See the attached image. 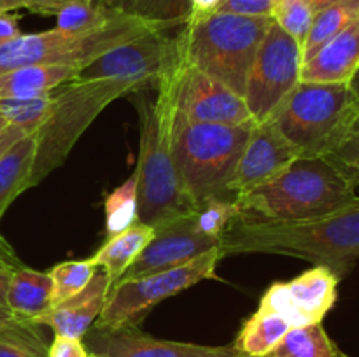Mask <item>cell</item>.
Masks as SVG:
<instances>
[{"label":"cell","instance_id":"obj_1","mask_svg":"<svg viewBox=\"0 0 359 357\" xmlns=\"http://www.w3.org/2000/svg\"><path fill=\"white\" fill-rule=\"evenodd\" d=\"M221 255L269 252L304 258L342 279L359 259V196L337 212L298 223L237 219L219 240Z\"/></svg>","mask_w":359,"mask_h":357},{"label":"cell","instance_id":"obj_2","mask_svg":"<svg viewBox=\"0 0 359 357\" xmlns=\"http://www.w3.org/2000/svg\"><path fill=\"white\" fill-rule=\"evenodd\" d=\"M140 150L137 163L139 220L154 230L188 217L195 205L182 186L174 158L175 111L167 90L156 84V98L149 100L137 91Z\"/></svg>","mask_w":359,"mask_h":357},{"label":"cell","instance_id":"obj_3","mask_svg":"<svg viewBox=\"0 0 359 357\" xmlns=\"http://www.w3.org/2000/svg\"><path fill=\"white\" fill-rule=\"evenodd\" d=\"M358 196L356 188L328 160L298 156L280 174L235 202L241 219L298 223L337 212Z\"/></svg>","mask_w":359,"mask_h":357},{"label":"cell","instance_id":"obj_4","mask_svg":"<svg viewBox=\"0 0 359 357\" xmlns=\"http://www.w3.org/2000/svg\"><path fill=\"white\" fill-rule=\"evenodd\" d=\"M272 18L212 13L186 21L177 35L179 58L244 98L249 70Z\"/></svg>","mask_w":359,"mask_h":357},{"label":"cell","instance_id":"obj_5","mask_svg":"<svg viewBox=\"0 0 359 357\" xmlns=\"http://www.w3.org/2000/svg\"><path fill=\"white\" fill-rule=\"evenodd\" d=\"M151 86L135 77L70 80L56 94L51 93V111L35 135V160L30 188L44 181L53 170L63 164L79 136L98 114L116 98L137 93Z\"/></svg>","mask_w":359,"mask_h":357},{"label":"cell","instance_id":"obj_6","mask_svg":"<svg viewBox=\"0 0 359 357\" xmlns=\"http://www.w3.org/2000/svg\"><path fill=\"white\" fill-rule=\"evenodd\" d=\"M359 115V98L349 83L300 80L279 108L273 126L298 156L326 158Z\"/></svg>","mask_w":359,"mask_h":357},{"label":"cell","instance_id":"obj_7","mask_svg":"<svg viewBox=\"0 0 359 357\" xmlns=\"http://www.w3.org/2000/svg\"><path fill=\"white\" fill-rule=\"evenodd\" d=\"M255 126L256 122H188L175 115L172 135L174 158L193 205L209 196L235 198L228 186Z\"/></svg>","mask_w":359,"mask_h":357},{"label":"cell","instance_id":"obj_8","mask_svg":"<svg viewBox=\"0 0 359 357\" xmlns=\"http://www.w3.org/2000/svg\"><path fill=\"white\" fill-rule=\"evenodd\" d=\"M156 30H168L121 13L98 30L65 31L60 28L21 34L0 44V74L30 65H62L81 70L109 49Z\"/></svg>","mask_w":359,"mask_h":357},{"label":"cell","instance_id":"obj_9","mask_svg":"<svg viewBox=\"0 0 359 357\" xmlns=\"http://www.w3.org/2000/svg\"><path fill=\"white\" fill-rule=\"evenodd\" d=\"M221 259L223 255L219 247H214L186 265L139 279L119 280L109 290L100 317L97 318L93 328L104 331L133 328L160 301L175 296L202 280L217 279L216 268Z\"/></svg>","mask_w":359,"mask_h":357},{"label":"cell","instance_id":"obj_10","mask_svg":"<svg viewBox=\"0 0 359 357\" xmlns=\"http://www.w3.org/2000/svg\"><path fill=\"white\" fill-rule=\"evenodd\" d=\"M302 46L272 20L245 84L244 102L256 125L272 122L302 80Z\"/></svg>","mask_w":359,"mask_h":357},{"label":"cell","instance_id":"obj_11","mask_svg":"<svg viewBox=\"0 0 359 357\" xmlns=\"http://www.w3.org/2000/svg\"><path fill=\"white\" fill-rule=\"evenodd\" d=\"M156 84L167 90L175 115L188 122L244 125L255 122L244 98L181 58Z\"/></svg>","mask_w":359,"mask_h":357},{"label":"cell","instance_id":"obj_12","mask_svg":"<svg viewBox=\"0 0 359 357\" xmlns=\"http://www.w3.org/2000/svg\"><path fill=\"white\" fill-rule=\"evenodd\" d=\"M156 30L109 49L77 72L74 80L135 77L156 86L158 80L179 62L177 38Z\"/></svg>","mask_w":359,"mask_h":357},{"label":"cell","instance_id":"obj_13","mask_svg":"<svg viewBox=\"0 0 359 357\" xmlns=\"http://www.w3.org/2000/svg\"><path fill=\"white\" fill-rule=\"evenodd\" d=\"M339 275L332 268L316 265L290 282H276L259 300V312L280 315L291 328L323 322L335 307Z\"/></svg>","mask_w":359,"mask_h":357},{"label":"cell","instance_id":"obj_14","mask_svg":"<svg viewBox=\"0 0 359 357\" xmlns=\"http://www.w3.org/2000/svg\"><path fill=\"white\" fill-rule=\"evenodd\" d=\"M84 346L95 357H237L233 345L207 346L195 343L158 340L133 328L114 331L91 328L84 336Z\"/></svg>","mask_w":359,"mask_h":357},{"label":"cell","instance_id":"obj_15","mask_svg":"<svg viewBox=\"0 0 359 357\" xmlns=\"http://www.w3.org/2000/svg\"><path fill=\"white\" fill-rule=\"evenodd\" d=\"M219 247V240L200 234L188 217L154 230V237L130 265L121 280L139 279L186 265L207 251Z\"/></svg>","mask_w":359,"mask_h":357},{"label":"cell","instance_id":"obj_16","mask_svg":"<svg viewBox=\"0 0 359 357\" xmlns=\"http://www.w3.org/2000/svg\"><path fill=\"white\" fill-rule=\"evenodd\" d=\"M297 158L294 147L280 135L273 122L256 125L242 150L228 189L235 198L245 195L280 174Z\"/></svg>","mask_w":359,"mask_h":357},{"label":"cell","instance_id":"obj_17","mask_svg":"<svg viewBox=\"0 0 359 357\" xmlns=\"http://www.w3.org/2000/svg\"><path fill=\"white\" fill-rule=\"evenodd\" d=\"M111 290L104 270H97L93 279L81 293L49 308L44 315L35 318V326H48L55 336L83 340L100 317L107 294Z\"/></svg>","mask_w":359,"mask_h":357},{"label":"cell","instance_id":"obj_18","mask_svg":"<svg viewBox=\"0 0 359 357\" xmlns=\"http://www.w3.org/2000/svg\"><path fill=\"white\" fill-rule=\"evenodd\" d=\"M359 69V20L326 42L302 65V80L349 83Z\"/></svg>","mask_w":359,"mask_h":357},{"label":"cell","instance_id":"obj_19","mask_svg":"<svg viewBox=\"0 0 359 357\" xmlns=\"http://www.w3.org/2000/svg\"><path fill=\"white\" fill-rule=\"evenodd\" d=\"M53 280L49 273L20 265L11 272L7 289V308L16 317L34 324L35 318L51 308Z\"/></svg>","mask_w":359,"mask_h":357},{"label":"cell","instance_id":"obj_20","mask_svg":"<svg viewBox=\"0 0 359 357\" xmlns=\"http://www.w3.org/2000/svg\"><path fill=\"white\" fill-rule=\"evenodd\" d=\"M35 160V135L18 140L2 158H0V219L7 206L23 191L30 188L32 168ZM0 252L14 255L13 247L0 234Z\"/></svg>","mask_w":359,"mask_h":357},{"label":"cell","instance_id":"obj_21","mask_svg":"<svg viewBox=\"0 0 359 357\" xmlns=\"http://www.w3.org/2000/svg\"><path fill=\"white\" fill-rule=\"evenodd\" d=\"M154 227L137 220L135 224L121 233L109 237L107 241L97 251L93 258V265L102 268L107 275L109 286H114L121 280L126 270L130 268L137 255L144 251L147 244L153 240Z\"/></svg>","mask_w":359,"mask_h":357},{"label":"cell","instance_id":"obj_22","mask_svg":"<svg viewBox=\"0 0 359 357\" xmlns=\"http://www.w3.org/2000/svg\"><path fill=\"white\" fill-rule=\"evenodd\" d=\"M79 70L62 65H30L0 74V98H32L53 93L76 79Z\"/></svg>","mask_w":359,"mask_h":357},{"label":"cell","instance_id":"obj_23","mask_svg":"<svg viewBox=\"0 0 359 357\" xmlns=\"http://www.w3.org/2000/svg\"><path fill=\"white\" fill-rule=\"evenodd\" d=\"M290 329L291 326L280 315L256 310L244 321L233 346L245 357H262L269 354Z\"/></svg>","mask_w":359,"mask_h":357},{"label":"cell","instance_id":"obj_24","mask_svg":"<svg viewBox=\"0 0 359 357\" xmlns=\"http://www.w3.org/2000/svg\"><path fill=\"white\" fill-rule=\"evenodd\" d=\"M262 357H347L333 343L321 322L291 328L279 343Z\"/></svg>","mask_w":359,"mask_h":357},{"label":"cell","instance_id":"obj_25","mask_svg":"<svg viewBox=\"0 0 359 357\" xmlns=\"http://www.w3.org/2000/svg\"><path fill=\"white\" fill-rule=\"evenodd\" d=\"M356 20H359V0H339L325 9L318 10L304 46H302L304 62L311 58L321 46L332 41L335 35L351 27Z\"/></svg>","mask_w":359,"mask_h":357},{"label":"cell","instance_id":"obj_26","mask_svg":"<svg viewBox=\"0 0 359 357\" xmlns=\"http://www.w3.org/2000/svg\"><path fill=\"white\" fill-rule=\"evenodd\" d=\"M105 6L168 30L184 24L189 16V0H109Z\"/></svg>","mask_w":359,"mask_h":357},{"label":"cell","instance_id":"obj_27","mask_svg":"<svg viewBox=\"0 0 359 357\" xmlns=\"http://www.w3.org/2000/svg\"><path fill=\"white\" fill-rule=\"evenodd\" d=\"M237 219H241V209L235 198L228 196H209L196 203L193 212L189 214L193 227L200 234L216 240H221V234Z\"/></svg>","mask_w":359,"mask_h":357},{"label":"cell","instance_id":"obj_28","mask_svg":"<svg viewBox=\"0 0 359 357\" xmlns=\"http://www.w3.org/2000/svg\"><path fill=\"white\" fill-rule=\"evenodd\" d=\"M105 231L107 238L128 230L139 220L137 203V174L105 196Z\"/></svg>","mask_w":359,"mask_h":357},{"label":"cell","instance_id":"obj_29","mask_svg":"<svg viewBox=\"0 0 359 357\" xmlns=\"http://www.w3.org/2000/svg\"><path fill=\"white\" fill-rule=\"evenodd\" d=\"M121 16L105 4L98 2H74L56 13V28L65 31H91L112 23Z\"/></svg>","mask_w":359,"mask_h":357},{"label":"cell","instance_id":"obj_30","mask_svg":"<svg viewBox=\"0 0 359 357\" xmlns=\"http://www.w3.org/2000/svg\"><path fill=\"white\" fill-rule=\"evenodd\" d=\"M97 266L91 259L81 261H63L49 270V276L53 280V300L51 307L69 300L74 294L81 293L90 284L97 273Z\"/></svg>","mask_w":359,"mask_h":357},{"label":"cell","instance_id":"obj_31","mask_svg":"<svg viewBox=\"0 0 359 357\" xmlns=\"http://www.w3.org/2000/svg\"><path fill=\"white\" fill-rule=\"evenodd\" d=\"M51 111V93L32 98H0V112L9 125L35 133Z\"/></svg>","mask_w":359,"mask_h":357},{"label":"cell","instance_id":"obj_32","mask_svg":"<svg viewBox=\"0 0 359 357\" xmlns=\"http://www.w3.org/2000/svg\"><path fill=\"white\" fill-rule=\"evenodd\" d=\"M35 328L32 322L20 321L0 332V357H48V346Z\"/></svg>","mask_w":359,"mask_h":357},{"label":"cell","instance_id":"obj_33","mask_svg":"<svg viewBox=\"0 0 359 357\" xmlns=\"http://www.w3.org/2000/svg\"><path fill=\"white\" fill-rule=\"evenodd\" d=\"M316 10L311 0H276L272 13V20L297 38L300 46H304Z\"/></svg>","mask_w":359,"mask_h":357},{"label":"cell","instance_id":"obj_34","mask_svg":"<svg viewBox=\"0 0 359 357\" xmlns=\"http://www.w3.org/2000/svg\"><path fill=\"white\" fill-rule=\"evenodd\" d=\"M328 160L354 188L359 186V115L351 126L349 133L333 153L325 158Z\"/></svg>","mask_w":359,"mask_h":357},{"label":"cell","instance_id":"obj_35","mask_svg":"<svg viewBox=\"0 0 359 357\" xmlns=\"http://www.w3.org/2000/svg\"><path fill=\"white\" fill-rule=\"evenodd\" d=\"M273 6H276V0H223L217 7V13L272 18Z\"/></svg>","mask_w":359,"mask_h":357},{"label":"cell","instance_id":"obj_36","mask_svg":"<svg viewBox=\"0 0 359 357\" xmlns=\"http://www.w3.org/2000/svg\"><path fill=\"white\" fill-rule=\"evenodd\" d=\"M48 357H91L83 340L63 338L55 336L51 345L48 346Z\"/></svg>","mask_w":359,"mask_h":357},{"label":"cell","instance_id":"obj_37","mask_svg":"<svg viewBox=\"0 0 359 357\" xmlns=\"http://www.w3.org/2000/svg\"><path fill=\"white\" fill-rule=\"evenodd\" d=\"M74 2H93V0H25V9L39 14H56Z\"/></svg>","mask_w":359,"mask_h":357},{"label":"cell","instance_id":"obj_38","mask_svg":"<svg viewBox=\"0 0 359 357\" xmlns=\"http://www.w3.org/2000/svg\"><path fill=\"white\" fill-rule=\"evenodd\" d=\"M223 0H189V16L186 21L198 20V18L209 16L216 13L217 7L221 6Z\"/></svg>","mask_w":359,"mask_h":357},{"label":"cell","instance_id":"obj_39","mask_svg":"<svg viewBox=\"0 0 359 357\" xmlns=\"http://www.w3.org/2000/svg\"><path fill=\"white\" fill-rule=\"evenodd\" d=\"M21 35L18 18L11 13H0V44Z\"/></svg>","mask_w":359,"mask_h":357},{"label":"cell","instance_id":"obj_40","mask_svg":"<svg viewBox=\"0 0 359 357\" xmlns=\"http://www.w3.org/2000/svg\"><path fill=\"white\" fill-rule=\"evenodd\" d=\"M27 135L28 133L25 132L23 128H20V126H14V125L7 126V128L0 133V158H2L4 154H6L7 150L18 142V140L23 139V136Z\"/></svg>","mask_w":359,"mask_h":357},{"label":"cell","instance_id":"obj_41","mask_svg":"<svg viewBox=\"0 0 359 357\" xmlns=\"http://www.w3.org/2000/svg\"><path fill=\"white\" fill-rule=\"evenodd\" d=\"M20 321H23V318L16 317V315H14L9 308L0 307V332L6 331V329H9V328H13V326L18 324Z\"/></svg>","mask_w":359,"mask_h":357},{"label":"cell","instance_id":"obj_42","mask_svg":"<svg viewBox=\"0 0 359 357\" xmlns=\"http://www.w3.org/2000/svg\"><path fill=\"white\" fill-rule=\"evenodd\" d=\"M11 272L13 270H0V307H7V289H9Z\"/></svg>","mask_w":359,"mask_h":357},{"label":"cell","instance_id":"obj_43","mask_svg":"<svg viewBox=\"0 0 359 357\" xmlns=\"http://www.w3.org/2000/svg\"><path fill=\"white\" fill-rule=\"evenodd\" d=\"M21 265V261L18 259V255H11V254H4L0 252V270H14Z\"/></svg>","mask_w":359,"mask_h":357},{"label":"cell","instance_id":"obj_44","mask_svg":"<svg viewBox=\"0 0 359 357\" xmlns=\"http://www.w3.org/2000/svg\"><path fill=\"white\" fill-rule=\"evenodd\" d=\"M0 7H2V10L9 13V10L25 7V0H0Z\"/></svg>","mask_w":359,"mask_h":357},{"label":"cell","instance_id":"obj_45","mask_svg":"<svg viewBox=\"0 0 359 357\" xmlns=\"http://www.w3.org/2000/svg\"><path fill=\"white\" fill-rule=\"evenodd\" d=\"M335 2H339V0H311V4H312V7H314L316 13L321 9H325V7L332 6V4H335Z\"/></svg>","mask_w":359,"mask_h":357},{"label":"cell","instance_id":"obj_46","mask_svg":"<svg viewBox=\"0 0 359 357\" xmlns=\"http://www.w3.org/2000/svg\"><path fill=\"white\" fill-rule=\"evenodd\" d=\"M349 86L353 88V91H354V93H356V97L359 98V69H358V72L354 74L353 79L349 80Z\"/></svg>","mask_w":359,"mask_h":357},{"label":"cell","instance_id":"obj_47","mask_svg":"<svg viewBox=\"0 0 359 357\" xmlns=\"http://www.w3.org/2000/svg\"><path fill=\"white\" fill-rule=\"evenodd\" d=\"M7 126H9V122H7V119L4 118V114H2V112H0V133H2L4 130L7 128Z\"/></svg>","mask_w":359,"mask_h":357},{"label":"cell","instance_id":"obj_48","mask_svg":"<svg viewBox=\"0 0 359 357\" xmlns=\"http://www.w3.org/2000/svg\"><path fill=\"white\" fill-rule=\"evenodd\" d=\"M93 2H98V4H107L109 0H93Z\"/></svg>","mask_w":359,"mask_h":357},{"label":"cell","instance_id":"obj_49","mask_svg":"<svg viewBox=\"0 0 359 357\" xmlns=\"http://www.w3.org/2000/svg\"><path fill=\"white\" fill-rule=\"evenodd\" d=\"M237 357H245V356H242V354H238V356Z\"/></svg>","mask_w":359,"mask_h":357},{"label":"cell","instance_id":"obj_50","mask_svg":"<svg viewBox=\"0 0 359 357\" xmlns=\"http://www.w3.org/2000/svg\"><path fill=\"white\" fill-rule=\"evenodd\" d=\"M0 13H2V7H0ZM4 13H6V10H4Z\"/></svg>","mask_w":359,"mask_h":357},{"label":"cell","instance_id":"obj_51","mask_svg":"<svg viewBox=\"0 0 359 357\" xmlns=\"http://www.w3.org/2000/svg\"><path fill=\"white\" fill-rule=\"evenodd\" d=\"M90 356H91V354H90ZM91 357H95V356H91Z\"/></svg>","mask_w":359,"mask_h":357}]
</instances>
